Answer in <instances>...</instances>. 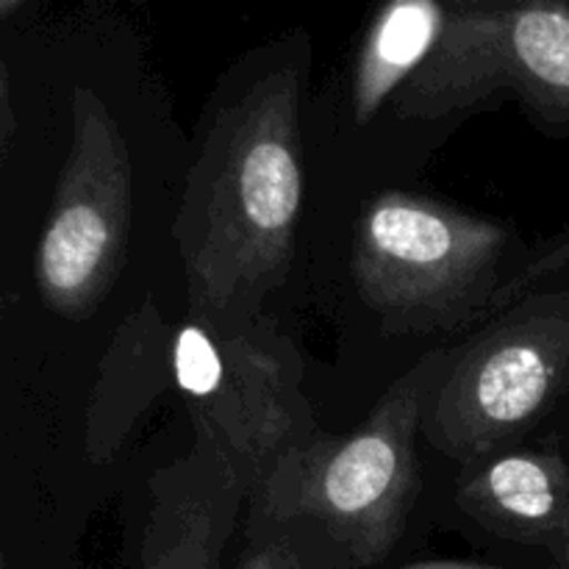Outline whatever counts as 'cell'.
Returning a JSON list of instances; mask_svg holds the SVG:
<instances>
[{"label":"cell","mask_w":569,"mask_h":569,"mask_svg":"<svg viewBox=\"0 0 569 569\" xmlns=\"http://www.w3.org/2000/svg\"><path fill=\"white\" fill-rule=\"evenodd\" d=\"M303 161L300 72H264L217 111L189 170L176 239L194 320H250L295 256Z\"/></svg>","instance_id":"obj_1"},{"label":"cell","mask_w":569,"mask_h":569,"mask_svg":"<svg viewBox=\"0 0 569 569\" xmlns=\"http://www.w3.org/2000/svg\"><path fill=\"white\" fill-rule=\"evenodd\" d=\"M450 353H431L395 381L348 437L315 433L253 489L267 522H315L359 567L387 559L409 520L417 487V431Z\"/></svg>","instance_id":"obj_2"},{"label":"cell","mask_w":569,"mask_h":569,"mask_svg":"<svg viewBox=\"0 0 569 569\" xmlns=\"http://www.w3.org/2000/svg\"><path fill=\"white\" fill-rule=\"evenodd\" d=\"M509 231L442 200L383 192L353 233V281L365 303L400 333L448 331L495 309Z\"/></svg>","instance_id":"obj_3"},{"label":"cell","mask_w":569,"mask_h":569,"mask_svg":"<svg viewBox=\"0 0 569 569\" xmlns=\"http://www.w3.org/2000/svg\"><path fill=\"white\" fill-rule=\"evenodd\" d=\"M170 370L198 442L237 470L250 495L289 450L315 437L303 365L276 328L192 320L172 337Z\"/></svg>","instance_id":"obj_4"},{"label":"cell","mask_w":569,"mask_h":569,"mask_svg":"<svg viewBox=\"0 0 569 569\" xmlns=\"http://www.w3.org/2000/svg\"><path fill=\"white\" fill-rule=\"evenodd\" d=\"M569 389V292L526 295L450 356L422 428L467 467L537 426Z\"/></svg>","instance_id":"obj_5"},{"label":"cell","mask_w":569,"mask_h":569,"mask_svg":"<svg viewBox=\"0 0 569 569\" xmlns=\"http://www.w3.org/2000/svg\"><path fill=\"white\" fill-rule=\"evenodd\" d=\"M517 98L569 126V3H445V28L426 64L395 98L403 120H439L487 100Z\"/></svg>","instance_id":"obj_6"},{"label":"cell","mask_w":569,"mask_h":569,"mask_svg":"<svg viewBox=\"0 0 569 569\" xmlns=\"http://www.w3.org/2000/svg\"><path fill=\"white\" fill-rule=\"evenodd\" d=\"M131 211L133 176L120 122L92 89L78 87L70 144L33 256L48 309L70 320L92 315L122 267Z\"/></svg>","instance_id":"obj_7"},{"label":"cell","mask_w":569,"mask_h":569,"mask_svg":"<svg viewBox=\"0 0 569 569\" xmlns=\"http://www.w3.org/2000/svg\"><path fill=\"white\" fill-rule=\"evenodd\" d=\"M248 483L214 450L198 448L150 489L139 569H220Z\"/></svg>","instance_id":"obj_8"},{"label":"cell","mask_w":569,"mask_h":569,"mask_svg":"<svg viewBox=\"0 0 569 569\" xmlns=\"http://www.w3.org/2000/svg\"><path fill=\"white\" fill-rule=\"evenodd\" d=\"M461 511L503 539L569 553V465L556 450H515L470 465Z\"/></svg>","instance_id":"obj_9"},{"label":"cell","mask_w":569,"mask_h":569,"mask_svg":"<svg viewBox=\"0 0 569 569\" xmlns=\"http://www.w3.org/2000/svg\"><path fill=\"white\" fill-rule=\"evenodd\" d=\"M445 28V3L395 0L383 6L367 31L353 70L356 122H370L389 98L415 78L433 53Z\"/></svg>","instance_id":"obj_10"},{"label":"cell","mask_w":569,"mask_h":569,"mask_svg":"<svg viewBox=\"0 0 569 569\" xmlns=\"http://www.w3.org/2000/svg\"><path fill=\"white\" fill-rule=\"evenodd\" d=\"M567 267H569V226L553 239V242H548V248H545L537 259L528 261V264L522 267L509 283H503V289H500L498 298H495L492 311L509 309L511 303H517L520 298L531 295V289L537 287L542 278L567 270Z\"/></svg>","instance_id":"obj_11"},{"label":"cell","mask_w":569,"mask_h":569,"mask_svg":"<svg viewBox=\"0 0 569 569\" xmlns=\"http://www.w3.org/2000/svg\"><path fill=\"white\" fill-rule=\"evenodd\" d=\"M239 569H303L295 550H289L287 545L270 542L261 545V548L250 550L248 559L239 565Z\"/></svg>","instance_id":"obj_12"},{"label":"cell","mask_w":569,"mask_h":569,"mask_svg":"<svg viewBox=\"0 0 569 569\" xmlns=\"http://www.w3.org/2000/svg\"><path fill=\"white\" fill-rule=\"evenodd\" d=\"M400 569H500V567L472 565V561H415V565H406Z\"/></svg>","instance_id":"obj_13"},{"label":"cell","mask_w":569,"mask_h":569,"mask_svg":"<svg viewBox=\"0 0 569 569\" xmlns=\"http://www.w3.org/2000/svg\"><path fill=\"white\" fill-rule=\"evenodd\" d=\"M561 569H569V553L561 559Z\"/></svg>","instance_id":"obj_14"}]
</instances>
